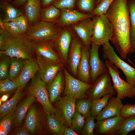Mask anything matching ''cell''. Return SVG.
I'll use <instances>...</instances> for the list:
<instances>
[{"label":"cell","instance_id":"cell-1","mask_svg":"<svg viewBox=\"0 0 135 135\" xmlns=\"http://www.w3.org/2000/svg\"><path fill=\"white\" fill-rule=\"evenodd\" d=\"M106 15L112 28L110 41L120 57L125 59L131 50L130 20L127 0H114Z\"/></svg>","mask_w":135,"mask_h":135},{"label":"cell","instance_id":"cell-2","mask_svg":"<svg viewBox=\"0 0 135 135\" xmlns=\"http://www.w3.org/2000/svg\"><path fill=\"white\" fill-rule=\"evenodd\" d=\"M34 52L32 40L24 35L13 37L8 48L0 51V55L26 60L33 58Z\"/></svg>","mask_w":135,"mask_h":135},{"label":"cell","instance_id":"cell-3","mask_svg":"<svg viewBox=\"0 0 135 135\" xmlns=\"http://www.w3.org/2000/svg\"><path fill=\"white\" fill-rule=\"evenodd\" d=\"M27 92L28 96L34 97L40 103L46 114L50 113L55 116L56 110L50 101L47 85L38 72L32 79Z\"/></svg>","mask_w":135,"mask_h":135},{"label":"cell","instance_id":"cell-4","mask_svg":"<svg viewBox=\"0 0 135 135\" xmlns=\"http://www.w3.org/2000/svg\"><path fill=\"white\" fill-rule=\"evenodd\" d=\"M91 44L100 46L110 40L112 35L111 24L106 14L94 16Z\"/></svg>","mask_w":135,"mask_h":135},{"label":"cell","instance_id":"cell-5","mask_svg":"<svg viewBox=\"0 0 135 135\" xmlns=\"http://www.w3.org/2000/svg\"><path fill=\"white\" fill-rule=\"evenodd\" d=\"M60 29L56 23L40 21L32 26L30 31L25 35L32 40L54 42Z\"/></svg>","mask_w":135,"mask_h":135},{"label":"cell","instance_id":"cell-6","mask_svg":"<svg viewBox=\"0 0 135 135\" xmlns=\"http://www.w3.org/2000/svg\"><path fill=\"white\" fill-rule=\"evenodd\" d=\"M102 58L120 69L125 76L126 81L135 88V68L130 66L117 54L113 47L107 42L102 45Z\"/></svg>","mask_w":135,"mask_h":135},{"label":"cell","instance_id":"cell-7","mask_svg":"<svg viewBox=\"0 0 135 135\" xmlns=\"http://www.w3.org/2000/svg\"><path fill=\"white\" fill-rule=\"evenodd\" d=\"M105 63L111 77L116 97L121 100L126 97L134 98L135 88L120 78L118 68L113 64L107 60Z\"/></svg>","mask_w":135,"mask_h":135},{"label":"cell","instance_id":"cell-8","mask_svg":"<svg viewBox=\"0 0 135 135\" xmlns=\"http://www.w3.org/2000/svg\"><path fill=\"white\" fill-rule=\"evenodd\" d=\"M76 100L70 96L66 95L56 102L55 116L66 127L72 128L71 119L76 110Z\"/></svg>","mask_w":135,"mask_h":135},{"label":"cell","instance_id":"cell-9","mask_svg":"<svg viewBox=\"0 0 135 135\" xmlns=\"http://www.w3.org/2000/svg\"><path fill=\"white\" fill-rule=\"evenodd\" d=\"M112 80L109 71L100 76L88 90V99L91 102L107 94L114 95L116 93L112 84Z\"/></svg>","mask_w":135,"mask_h":135},{"label":"cell","instance_id":"cell-10","mask_svg":"<svg viewBox=\"0 0 135 135\" xmlns=\"http://www.w3.org/2000/svg\"><path fill=\"white\" fill-rule=\"evenodd\" d=\"M66 86L64 91L65 95L70 96L76 99L86 98V92L92 85L76 79L72 76L67 70H64Z\"/></svg>","mask_w":135,"mask_h":135},{"label":"cell","instance_id":"cell-11","mask_svg":"<svg viewBox=\"0 0 135 135\" xmlns=\"http://www.w3.org/2000/svg\"><path fill=\"white\" fill-rule=\"evenodd\" d=\"M38 70L41 78L46 85L54 79L63 67L62 63L56 62L36 56Z\"/></svg>","mask_w":135,"mask_h":135},{"label":"cell","instance_id":"cell-12","mask_svg":"<svg viewBox=\"0 0 135 135\" xmlns=\"http://www.w3.org/2000/svg\"><path fill=\"white\" fill-rule=\"evenodd\" d=\"M24 126L30 134L40 132L44 126V117L41 112L32 104L28 109L24 118Z\"/></svg>","mask_w":135,"mask_h":135},{"label":"cell","instance_id":"cell-13","mask_svg":"<svg viewBox=\"0 0 135 135\" xmlns=\"http://www.w3.org/2000/svg\"><path fill=\"white\" fill-rule=\"evenodd\" d=\"M91 46L89 59L90 78L92 81L94 82L98 76L108 70L105 63L99 57L100 46L92 43Z\"/></svg>","mask_w":135,"mask_h":135},{"label":"cell","instance_id":"cell-14","mask_svg":"<svg viewBox=\"0 0 135 135\" xmlns=\"http://www.w3.org/2000/svg\"><path fill=\"white\" fill-rule=\"evenodd\" d=\"M72 37L70 29L60 28L54 42V47L58 51L62 62H66L68 61V53Z\"/></svg>","mask_w":135,"mask_h":135},{"label":"cell","instance_id":"cell-15","mask_svg":"<svg viewBox=\"0 0 135 135\" xmlns=\"http://www.w3.org/2000/svg\"><path fill=\"white\" fill-rule=\"evenodd\" d=\"M54 42L32 40V46L36 56L56 62L62 63L61 58L54 49Z\"/></svg>","mask_w":135,"mask_h":135},{"label":"cell","instance_id":"cell-16","mask_svg":"<svg viewBox=\"0 0 135 135\" xmlns=\"http://www.w3.org/2000/svg\"><path fill=\"white\" fill-rule=\"evenodd\" d=\"M124 120L119 116L97 121L95 127L96 132L101 135H115Z\"/></svg>","mask_w":135,"mask_h":135},{"label":"cell","instance_id":"cell-17","mask_svg":"<svg viewBox=\"0 0 135 135\" xmlns=\"http://www.w3.org/2000/svg\"><path fill=\"white\" fill-rule=\"evenodd\" d=\"M72 27L82 40L83 44L90 49V39L93 33V22L92 18H87L72 25Z\"/></svg>","mask_w":135,"mask_h":135},{"label":"cell","instance_id":"cell-18","mask_svg":"<svg viewBox=\"0 0 135 135\" xmlns=\"http://www.w3.org/2000/svg\"><path fill=\"white\" fill-rule=\"evenodd\" d=\"M38 68L36 58L26 60L22 72L16 80L18 85V89L22 90L29 80L35 76L38 71Z\"/></svg>","mask_w":135,"mask_h":135},{"label":"cell","instance_id":"cell-19","mask_svg":"<svg viewBox=\"0 0 135 135\" xmlns=\"http://www.w3.org/2000/svg\"><path fill=\"white\" fill-rule=\"evenodd\" d=\"M60 9L61 16L56 23L60 27L72 25L83 20L92 18L94 16L90 14L82 12L73 9Z\"/></svg>","mask_w":135,"mask_h":135},{"label":"cell","instance_id":"cell-20","mask_svg":"<svg viewBox=\"0 0 135 135\" xmlns=\"http://www.w3.org/2000/svg\"><path fill=\"white\" fill-rule=\"evenodd\" d=\"M82 45L78 38L73 36L69 50L68 61L70 70L74 75L78 74V67L82 54Z\"/></svg>","mask_w":135,"mask_h":135},{"label":"cell","instance_id":"cell-21","mask_svg":"<svg viewBox=\"0 0 135 135\" xmlns=\"http://www.w3.org/2000/svg\"><path fill=\"white\" fill-rule=\"evenodd\" d=\"M123 106L121 100L116 97L112 96L104 107L96 117L97 121L111 117L120 116Z\"/></svg>","mask_w":135,"mask_h":135},{"label":"cell","instance_id":"cell-22","mask_svg":"<svg viewBox=\"0 0 135 135\" xmlns=\"http://www.w3.org/2000/svg\"><path fill=\"white\" fill-rule=\"evenodd\" d=\"M90 49L83 44L82 54L78 69V74L80 80L89 84L90 80V67L89 59Z\"/></svg>","mask_w":135,"mask_h":135},{"label":"cell","instance_id":"cell-23","mask_svg":"<svg viewBox=\"0 0 135 135\" xmlns=\"http://www.w3.org/2000/svg\"><path fill=\"white\" fill-rule=\"evenodd\" d=\"M42 8L40 0H27L24 13L32 26L40 21Z\"/></svg>","mask_w":135,"mask_h":135},{"label":"cell","instance_id":"cell-24","mask_svg":"<svg viewBox=\"0 0 135 135\" xmlns=\"http://www.w3.org/2000/svg\"><path fill=\"white\" fill-rule=\"evenodd\" d=\"M64 81L62 74L60 71L57 74L54 80L47 85L50 101L52 104L61 97L63 89Z\"/></svg>","mask_w":135,"mask_h":135},{"label":"cell","instance_id":"cell-25","mask_svg":"<svg viewBox=\"0 0 135 135\" xmlns=\"http://www.w3.org/2000/svg\"><path fill=\"white\" fill-rule=\"evenodd\" d=\"M0 8L4 14L3 18L1 16L4 22L11 21L24 13V11L4 0L0 3Z\"/></svg>","mask_w":135,"mask_h":135},{"label":"cell","instance_id":"cell-26","mask_svg":"<svg viewBox=\"0 0 135 135\" xmlns=\"http://www.w3.org/2000/svg\"><path fill=\"white\" fill-rule=\"evenodd\" d=\"M36 100L34 97L28 96L16 106L15 110L16 126L22 125L28 109Z\"/></svg>","mask_w":135,"mask_h":135},{"label":"cell","instance_id":"cell-27","mask_svg":"<svg viewBox=\"0 0 135 135\" xmlns=\"http://www.w3.org/2000/svg\"><path fill=\"white\" fill-rule=\"evenodd\" d=\"M23 94L22 90L17 89L12 97L3 104L0 108V119L16 109L17 104Z\"/></svg>","mask_w":135,"mask_h":135},{"label":"cell","instance_id":"cell-28","mask_svg":"<svg viewBox=\"0 0 135 135\" xmlns=\"http://www.w3.org/2000/svg\"><path fill=\"white\" fill-rule=\"evenodd\" d=\"M61 14L60 9L52 4L47 7L42 8L40 21L56 23Z\"/></svg>","mask_w":135,"mask_h":135},{"label":"cell","instance_id":"cell-29","mask_svg":"<svg viewBox=\"0 0 135 135\" xmlns=\"http://www.w3.org/2000/svg\"><path fill=\"white\" fill-rule=\"evenodd\" d=\"M46 120L48 130L56 135H63L66 128L65 125L53 114L46 113Z\"/></svg>","mask_w":135,"mask_h":135},{"label":"cell","instance_id":"cell-30","mask_svg":"<svg viewBox=\"0 0 135 135\" xmlns=\"http://www.w3.org/2000/svg\"><path fill=\"white\" fill-rule=\"evenodd\" d=\"M10 58L8 78L14 80L19 76L24 66L26 60L14 57Z\"/></svg>","mask_w":135,"mask_h":135},{"label":"cell","instance_id":"cell-31","mask_svg":"<svg viewBox=\"0 0 135 135\" xmlns=\"http://www.w3.org/2000/svg\"><path fill=\"white\" fill-rule=\"evenodd\" d=\"M130 20V40L131 50L130 54L135 53V0H131L128 3Z\"/></svg>","mask_w":135,"mask_h":135},{"label":"cell","instance_id":"cell-32","mask_svg":"<svg viewBox=\"0 0 135 135\" xmlns=\"http://www.w3.org/2000/svg\"><path fill=\"white\" fill-rule=\"evenodd\" d=\"M113 96L112 94H107L100 98L92 100L90 109L91 116L96 117L106 105L109 98Z\"/></svg>","mask_w":135,"mask_h":135},{"label":"cell","instance_id":"cell-33","mask_svg":"<svg viewBox=\"0 0 135 135\" xmlns=\"http://www.w3.org/2000/svg\"><path fill=\"white\" fill-rule=\"evenodd\" d=\"M15 110L16 109L0 119V130H4L8 134L14 127L16 126Z\"/></svg>","mask_w":135,"mask_h":135},{"label":"cell","instance_id":"cell-34","mask_svg":"<svg viewBox=\"0 0 135 135\" xmlns=\"http://www.w3.org/2000/svg\"><path fill=\"white\" fill-rule=\"evenodd\" d=\"M92 102L86 98L78 99L76 100L75 110L81 114L86 119L91 116L90 109Z\"/></svg>","mask_w":135,"mask_h":135},{"label":"cell","instance_id":"cell-35","mask_svg":"<svg viewBox=\"0 0 135 135\" xmlns=\"http://www.w3.org/2000/svg\"><path fill=\"white\" fill-rule=\"evenodd\" d=\"M135 130V115L125 119L121 126L115 135H127L131 131Z\"/></svg>","mask_w":135,"mask_h":135},{"label":"cell","instance_id":"cell-36","mask_svg":"<svg viewBox=\"0 0 135 135\" xmlns=\"http://www.w3.org/2000/svg\"><path fill=\"white\" fill-rule=\"evenodd\" d=\"M0 55V80H2L8 78L10 58L7 56Z\"/></svg>","mask_w":135,"mask_h":135},{"label":"cell","instance_id":"cell-37","mask_svg":"<svg viewBox=\"0 0 135 135\" xmlns=\"http://www.w3.org/2000/svg\"><path fill=\"white\" fill-rule=\"evenodd\" d=\"M12 21L16 23L22 35L26 34L31 28L32 26L24 13Z\"/></svg>","mask_w":135,"mask_h":135},{"label":"cell","instance_id":"cell-38","mask_svg":"<svg viewBox=\"0 0 135 135\" xmlns=\"http://www.w3.org/2000/svg\"><path fill=\"white\" fill-rule=\"evenodd\" d=\"M18 88L16 80H12L7 78L0 80V92L2 94H8Z\"/></svg>","mask_w":135,"mask_h":135},{"label":"cell","instance_id":"cell-39","mask_svg":"<svg viewBox=\"0 0 135 135\" xmlns=\"http://www.w3.org/2000/svg\"><path fill=\"white\" fill-rule=\"evenodd\" d=\"M85 119L80 114L75 110L71 119L72 128L78 132L82 131Z\"/></svg>","mask_w":135,"mask_h":135},{"label":"cell","instance_id":"cell-40","mask_svg":"<svg viewBox=\"0 0 135 135\" xmlns=\"http://www.w3.org/2000/svg\"><path fill=\"white\" fill-rule=\"evenodd\" d=\"M96 1L97 0H78V6L80 10L84 13L90 14L96 6Z\"/></svg>","mask_w":135,"mask_h":135},{"label":"cell","instance_id":"cell-41","mask_svg":"<svg viewBox=\"0 0 135 135\" xmlns=\"http://www.w3.org/2000/svg\"><path fill=\"white\" fill-rule=\"evenodd\" d=\"M96 117L92 116L85 119L84 124L82 131L83 135H94V130L96 124L94 120Z\"/></svg>","mask_w":135,"mask_h":135},{"label":"cell","instance_id":"cell-42","mask_svg":"<svg viewBox=\"0 0 135 135\" xmlns=\"http://www.w3.org/2000/svg\"><path fill=\"white\" fill-rule=\"evenodd\" d=\"M13 37L6 31L0 29V51L5 50L8 48Z\"/></svg>","mask_w":135,"mask_h":135},{"label":"cell","instance_id":"cell-43","mask_svg":"<svg viewBox=\"0 0 135 135\" xmlns=\"http://www.w3.org/2000/svg\"><path fill=\"white\" fill-rule=\"evenodd\" d=\"M114 0H101L90 14L94 16L106 14L110 6Z\"/></svg>","mask_w":135,"mask_h":135},{"label":"cell","instance_id":"cell-44","mask_svg":"<svg viewBox=\"0 0 135 135\" xmlns=\"http://www.w3.org/2000/svg\"><path fill=\"white\" fill-rule=\"evenodd\" d=\"M4 28L6 31L13 37L22 35L16 23L11 21L3 22Z\"/></svg>","mask_w":135,"mask_h":135},{"label":"cell","instance_id":"cell-45","mask_svg":"<svg viewBox=\"0 0 135 135\" xmlns=\"http://www.w3.org/2000/svg\"><path fill=\"white\" fill-rule=\"evenodd\" d=\"M77 0H55L52 4L60 9H73Z\"/></svg>","mask_w":135,"mask_h":135},{"label":"cell","instance_id":"cell-46","mask_svg":"<svg viewBox=\"0 0 135 135\" xmlns=\"http://www.w3.org/2000/svg\"><path fill=\"white\" fill-rule=\"evenodd\" d=\"M135 115V104H127L123 106L120 116L125 119L128 117Z\"/></svg>","mask_w":135,"mask_h":135},{"label":"cell","instance_id":"cell-47","mask_svg":"<svg viewBox=\"0 0 135 135\" xmlns=\"http://www.w3.org/2000/svg\"><path fill=\"white\" fill-rule=\"evenodd\" d=\"M14 135H30V134L24 126H16L11 134Z\"/></svg>","mask_w":135,"mask_h":135},{"label":"cell","instance_id":"cell-48","mask_svg":"<svg viewBox=\"0 0 135 135\" xmlns=\"http://www.w3.org/2000/svg\"><path fill=\"white\" fill-rule=\"evenodd\" d=\"M27 0H14L12 4L18 8L24 6Z\"/></svg>","mask_w":135,"mask_h":135},{"label":"cell","instance_id":"cell-49","mask_svg":"<svg viewBox=\"0 0 135 135\" xmlns=\"http://www.w3.org/2000/svg\"><path fill=\"white\" fill-rule=\"evenodd\" d=\"M64 135H78L76 133L72 128L66 127Z\"/></svg>","mask_w":135,"mask_h":135},{"label":"cell","instance_id":"cell-50","mask_svg":"<svg viewBox=\"0 0 135 135\" xmlns=\"http://www.w3.org/2000/svg\"><path fill=\"white\" fill-rule=\"evenodd\" d=\"M42 8L47 7L52 4L55 0H40Z\"/></svg>","mask_w":135,"mask_h":135},{"label":"cell","instance_id":"cell-51","mask_svg":"<svg viewBox=\"0 0 135 135\" xmlns=\"http://www.w3.org/2000/svg\"><path fill=\"white\" fill-rule=\"evenodd\" d=\"M9 96L10 95L8 94H4L2 96L0 100L3 104L8 100V99Z\"/></svg>","mask_w":135,"mask_h":135},{"label":"cell","instance_id":"cell-52","mask_svg":"<svg viewBox=\"0 0 135 135\" xmlns=\"http://www.w3.org/2000/svg\"><path fill=\"white\" fill-rule=\"evenodd\" d=\"M8 134L5 131L3 130H0V135H7Z\"/></svg>","mask_w":135,"mask_h":135},{"label":"cell","instance_id":"cell-53","mask_svg":"<svg viewBox=\"0 0 135 135\" xmlns=\"http://www.w3.org/2000/svg\"><path fill=\"white\" fill-rule=\"evenodd\" d=\"M101 0H97L96 2V6L100 3Z\"/></svg>","mask_w":135,"mask_h":135},{"label":"cell","instance_id":"cell-54","mask_svg":"<svg viewBox=\"0 0 135 135\" xmlns=\"http://www.w3.org/2000/svg\"><path fill=\"white\" fill-rule=\"evenodd\" d=\"M4 0L8 1V2H10L11 0Z\"/></svg>","mask_w":135,"mask_h":135},{"label":"cell","instance_id":"cell-55","mask_svg":"<svg viewBox=\"0 0 135 135\" xmlns=\"http://www.w3.org/2000/svg\"><path fill=\"white\" fill-rule=\"evenodd\" d=\"M131 63H132V62H131ZM133 64L134 66V67H135V64H133V63H132Z\"/></svg>","mask_w":135,"mask_h":135}]
</instances>
